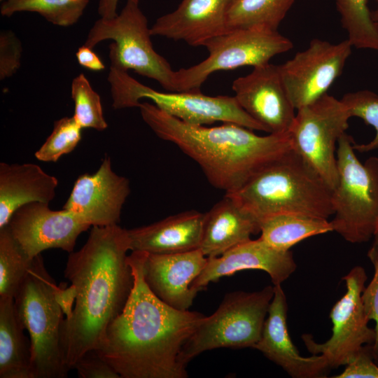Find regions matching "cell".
<instances>
[{
    "label": "cell",
    "instance_id": "obj_1",
    "mask_svg": "<svg viewBox=\"0 0 378 378\" xmlns=\"http://www.w3.org/2000/svg\"><path fill=\"white\" fill-rule=\"evenodd\" d=\"M126 229L93 226L78 251L69 253L64 277L73 304L64 319L61 344L69 370L87 351L100 349L110 323L122 312L134 285Z\"/></svg>",
    "mask_w": 378,
    "mask_h": 378
},
{
    "label": "cell",
    "instance_id": "obj_2",
    "mask_svg": "<svg viewBox=\"0 0 378 378\" xmlns=\"http://www.w3.org/2000/svg\"><path fill=\"white\" fill-rule=\"evenodd\" d=\"M144 258L141 251L128 255L133 288L122 312L108 326L104 344L97 350L120 378H186L178 356L206 316L176 309L153 294L144 281Z\"/></svg>",
    "mask_w": 378,
    "mask_h": 378
},
{
    "label": "cell",
    "instance_id": "obj_3",
    "mask_svg": "<svg viewBox=\"0 0 378 378\" xmlns=\"http://www.w3.org/2000/svg\"><path fill=\"white\" fill-rule=\"evenodd\" d=\"M144 121L160 139L195 161L216 188L232 193L264 168L293 150L289 132L255 134L232 122L212 127L192 125L165 113L153 103L140 102Z\"/></svg>",
    "mask_w": 378,
    "mask_h": 378
},
{
    "label": "cell",
    "instance_id": "obj_4",
    "mask_svg": "<svg viewBox=\"0 0 378 378\" xmlns=\"http://www.w3.org/2000/svg\"><path fill=\"white\" fill-rule=\"evenodd\" d=\"M260 222L281 214L328 219L333 215L332 189L293 150L264 168L232 193Z\"/></svg>",
    "mask_w": 378,
    "mask_h": 378
},
{
    "label": "cell",
    "instance_id": "obj_5",
    "mask_svg": "<svg viewBox=\"0 0 378 378\" xmlns=\"http://www.w3.org/2000/svg\"><path fill=\"white\" fill-rule=\"evenodd\" d=\"M57 289L39 254L33 258L13 298L31 341L33 378H64L69 371L61 344L64 318Z\"/></svg>",
    "mask_w": 378,
    "mask_h": 378
},
{
    "label": "cell",
    "instance_id": "obj_6",
    "mask_svg": "<svg viewBox=\"0 0 378 378\" xmlns=\"http://www.w3.org/2000/svg\"><path fill=\"white\" fill-rule=\"evenodd\" d=\"M353 137L344 133L338 141V182L332 190V231L351 243L368 241L378 219V158L364 163L357 158Z\"/></svg>",
    "mask_w": 378,
    "mask_h": 378
},
{
    "label": "cell",
    "instance_id": "obj_7",
    "mask_svg": "<svg viewBox=\"0 0 378 378\" xmlns=\"http://www.w3.org/2000/svg\"><path fill=\"white\" fill-rule=\"evenodd\" d=\"M108 81L115 109L138 107L141 99H148L165 113L187 124L204 125L220 121L267 132L241 107L234 96H207L201 91L162 92L113 66H110Z\"/></svg>",
    "mask_w": 378,
    "mask_h": 378
},
{
    "label": "cell",
    "instance_id": "obj_8",
    "mask_svg": "<svg viewBox=\"0 0 378 378\" xmlns=\"http://www.w3.org/2000/svg\"><path fill=\"white\" fill-rule=\"evenodd\" d=\"M274 293V286H267L258 291L226 294L216 311L206 317L183 346L180 364L186 368L198 355L215 349L254 348Z\"/></svg>",
    "mask_w": 378,
    "mask_h": 378
},
{
    "label": "cell",
    "instance_id": "obj_9",
    "mask_svg": "<svg viewBox=\"0 0 378 378\" xmlns=\"http://www.w3.org/2000/svg\"><path fill=\"white\" fill-rule=\"evenodd\" d=\"M148 20L139 0H127L120 14L101 18L90 29L84 45L93 48L102 41L112 40L110 66L157 81L169 92H176L175 71L154 49Z\"/></svg>",
    "mask_w": 378,
    "mask_h": 378
},
{
    "label": "cell",
    "instance_id": "obj_10",
    "mask_svg": "<svg viewBox=\"0 0 378 378\" xmlns=\"http://www.w3.org/2000/svg\"><path fill=\"white\" fill-rule=\"evenodd\" d=\"M209 56L201 62L175 71L176 92L200 91L214 72L270 62L293 48L292 41L278 31L262 27L230 29L204 43Z\"/></svg>",
    "mask_w": 378,
    "mask_h": 378
},
{
    "label": "cell",
    "instance_id": "obj_11",
    "mask_svg": "<svg viewBox=\"0 0 378 378\" xmlns=\"http://www.w3.org/2000/svg\"><path fill=\"white\" fill-rule=\"evenodd\" d=\"M296 111L288 132L293 150L332 190L338 182L336 145L351 118L347 109L326 93Z\"/></svg>",
    "mask_w": 378,
    "mask_h": 378
},
{
    "label": "cell",
    "instance_id": "obj_12",
    "mask_svg": "<svg viewBox=\"0 0 378 378\" xmlns=\"http://www.w3.org/2000/svg\"><path fill=\"white\" fill-rule=\"evenodd\" d=\"M367 278L361 266L354 267L342 278L346 291L330 311L332 334L328 341L318 344L310 335L302 336L307 350L313 355H323L330 368L346 365L363 346L374 343L376 332L368 325L370 319L362 301Z\"/></svg>",
    "mask_w": 378,
    "mask_h": 378
},
{
    "label": "cell",
    "instance_id": "obj_13",
    "mask_svg": "<svg viewBox=\"0 0 378 378\" xmlns=\"http://www.w3.org/2000/svg\"><path fill=\"white\" fill-rule=\"evenodd\" d=\"M352 48L347 39L332 43L314 38L305 50L279 65L282 82L295 110L327 93L341 75Z\"/></svg>",
    "mask_w": 378,
    "mask_h": 378
},
{
    "label": "cell",
    "instance_id": "obj_14",
    "mask_svg": "<svg viewBox=\"0 0 378 378\" xmlns=\"http://www.w3.org/2000/svg\"><path fill=\"white\" fill-rule=\"evenodd\" d=\"M34 202L18 208L8 226L27 255L33 259L49 248L74 251L78 236L91 226L70 211H55Z\"/></svg>",
    "mask_w": 378,
    "mask_h": 378
},
{
    "label": "cell",
    "instance_id": "obj_15",
    "mask_svg": "<svg viewBox=\"0 0 378 378\" xmlns=\"http://www.w3.org/2000/svg\"><path fill=\"white\" fill-rule=\"evenodd\" d=\"M241 107L262 125L268 133H288L295 116L294 108L281 77L279 65L254 66L232 85Z\"/></svg>",
    "mask_w": 378,
    "mask_h": 378
},
{
    "label": "cell",
    "instance_id": "obj_16",
    "mask_svg": "<svg viewBox=\"0 0 378 378\" xmlns=\"http://www.w3.org/2000/svg\"><path fill=\"white\" fill-rule=\"evenodd\" d=\"M130 192L129 180L113 171L106 156L95 173L78 176L63 209L92 227L118 225Z\"/></svg>",
    "mask_w": 378,
    "mask_h": 378
},
{
    "label": "cell",
    "instance_id": "obj_17",
    "mask_svg": "<svg viewBox=\"0 0 378 378\" xmlns=\"http://www.w3.org/2000/svg\"><path fill=\"white\" fill-rule=\"evenodd\" d=\"M206 262L207 257L200 248L172 254L144 252V281L153 293L168 305L189 310L197 294L191 284Z\"/></svg>",
    "mask_w": 378,
    "mask_h": 378
},
{
    "label": "cell",
    "instance_id": "obj_18",
    "mask_svg": "<svg viewBox=\"0 0 378 378\" xmlns=\"http://www.w3.org/2000/svg\"><path fill=\"white\" fill-rule=\"evenodd\" d=\"M295 269L290 251L277 250L259 237L241 243L220 256L207 257L205 267L191 288L198 293L211 282L245 270H263L270 276L274 286L281 285Z\"/></svg>",
    "mask_w": 378,
    "mask_h": 378
},
{
    "label": "cell",
    "instance_id": "obj_19",
    "mask_svg": "<svg viewBox=\"0 0 378 378\" xmlns=\"http://www.w3.org/2000/svg\"><path fill=\"white\" fill-rule=\"evenodd\" d=\"M274 288V293L269 307L268 316L265 318L261 337L254 349L281 366L293 377H323L328 370L330 369L328 361L321 354L310 357L300 355L287 329L286 295L281 285H275Z\"/></svg>",
    "mask_w": 378,
    "mask_h": 378
},
{
    "label": "cell",
    "instance_id": "obj_20",
    "mask_svg": "<svg viewBox=\"0 0 378 378\" xmlns=\"http://www.w3.org/2000/svg\"><path fill=\"white\" fill-rule=\"evenodd\" d=\"M232 0H182L177 8L156 20L152 36L200 46L228 30L227 13Z\"/></svg>",
    "mask_w": 378,
    "mask_h": 378
},
{
    "label": "cell",
    "instance_id": "obj_21",
    "mask_svg": "<svg viewBox=\"0 0 378 378\" xmlns=\"http://www.w3.org/2000/svg\"><path fill=\"white\" fill-rule=\"evenodd\" d=\"M204 214L187 211L154 223L127 230L132 251L153 254L183 253L200 248Z\"/></svg>",
    "mask_w": 378,
    "mask_h": 378
},
{
    "label": "cell",
    "instance_id": "obj_22",
    "mask_svg": "<svg viewBox=\"0 0 378 378\" xmlns=\"http://www.w3.org/2000/svg\"><path fill=\"white\" fill-rule=\"evenodd\" d=\"M260 232L256 218L234 198L225 195L204 214L200 249L208 258L218 257Z\"/></svg>",
    "mask_w": 378,
    "mask_h": 378
},
{
    "label": "cell",
    "instance_id": "obj_23",
    "mask_svg": "<svg viewBox=\"0 0 378 378\" xmlns=\"http://www.w3.org/2000/svg\"><path fill=\"white\" fill-rule=\"evenodd\" d=\"M58 181L33 163H0V228L8 225L20 206L34 202L50 203Z\"/></svg>",
    "mask_w": 378,
    "mask_h": 378
},
{
    "label": "cell",
    "instance_id": "obj_24",
    "mask_svg": "<svg viewBox=\"0 0 378 378\" xmlns=\"http://www.w3.org/2000/svg\"><path fill=\"white\" fill-rule=\"evenodd\" d=\"M13 298H0V377L33 378L31 345Z\"/></svg>",
    "mask_w": 378,
    "mask_h": 378
},
{
    "label": "cell",
    "instance_id": "obj_25",
    "mask_svg": "<svg viewBox=\"0 0 378 378\" xmlns=\"http://www.w3.org/2000/svg\"><path fill=\"white\" fill-rule=\"evenodd\" d=\"M332 231L328 219L298 214H281L260 222L262 238L273 248L283 251L309 237Z\"/></svg>",
    "mask_w": 378,
    "mask_h": 378
},
{
    "label": "cell",
    "instance_id": "obj_26",
    "mask_svg": "<svg viewBox=\"0 0 378 378\" xmlns=\"http://www.w3.org/2000/svg\"><path fill=\"white\" fill-rule=\"evenodd\" d=\"M295 0H232L227 13V29L278 27Z\"/></svg>",
    "mask_w": 378,
    "mask_h": 378
},
{
    "label": "cell",
    "instance_id": "obj_27",
    "mask_svg": "<svg viewBox=\"0 0 378 378\" xmlns=\"http://www.w3.org/2000/svg\"><path fill=\"white\" fill-rule=\"evenodd\" d=\"M88 3L89 0H4L0 12L6 17L34 12L55 25L69 27L78 21Z\"/></svg>",
    "mask_w": 378,
    "mask_h": 378
},
{
    "label": "cell",
    "instance_id": "obj_28",
    "mask_svg": "<svg viewBox=\"0 0 378 378\" xmlns=\"http://www.w3.org/2000/svg\"><path fill=\"white\" fill-rule=\"evenodd\" d=\"M335 4L351 46L378 51V23L372 18L367 0H335Z\"/></svg>",
    "mask_w": 378,
    "mask_h": 378
},
{
    "label": "cell",
    "instance_id": "obj_29",
    "mask_svg": "<svg viewBox=\"0 0 378 378\" xmlns=\"http://www.w3.org/2000/svg\"><path fill=\"white\" fill-rule=\"evenodd\" d=\"M32 260L14 238L8 225L0 228V298H14Z\"/></svg>",
    "mask_w": 378,
    "mask_h": 378
},
{
    "label": "cell",
    "instance_id": "obj_30",
    "mask_svg": "<svg viewBox=\"0 0 378 378\" xmlns=\"http://www.w3.org/2000/svg\"><path fill=\"white\" fill-rule=\"evenodd\" d=\"M71 96L74 103L73 117L82 129L92 128L103 131L107 128L100 96L83 73L73 79Z\"/></svg>",
    "mask_w": 378,
    "mask_h": 378
},
{
    "label": "cell",
    "instance_id": "obj_31",
    "mask_svg": "<svg viewBox=\"0 0 378 378\" xmlns=\"http://www.w3.org/2000/svg\"><path fill=\"white\" fill-rule=\"evenodd\" d=\"M81 137L82 128L74 118H62L55 121L51 134L35 153V157L43 162H57L74 150Z\"/></svg>",
    "mask_w": 378,
    "mask_h": 378
},
{
    "label": "cell",
    "instance_id": "obj_32",
    "mask_svg": "<svg viewBox=\"0 0 378 378\" xmlns=\"http://www.w3.org/2000/svg\"><path fill=\"white\" fill-rule=\"evenodd\" d=\"M350 117H357L374 127L376 134L367 144L354 143V148L360 153L378 149V94L369 90L347 92L340 99Z\"/></svg>",
    "mask_w": 378,
    "mask_h": 378
},
{
    "label": "cell",
    "instance_id": "obj_33",
    "mask_svg": "<svg viewBox=\"0 0 378 378\" xmlns=\"http://www.w3.org/2000/svg\"><path fill=\"white\" fill-rule=\"evenodd\" d=\"M374 237L373 244L368 253L374 267V274L371 281L363 291L362 301L368 318L375 322L376 338L372 345L374 360L378 365V234H375Z\"/></svg>",
    "mask_w": 378,
    "mask_h": 378
},
{
    "label": "cell",
    "instance_id": "obj_34",
    "mask_svg": "<svg viewBox=\"0 0 378 378\" xmlns=\"http://www.w3.org/2000/svg\"><path fill=\"white\" fill-rule=\"evenodd\" d=\"M22 47L20 39L10 30L0 34V79L12 76L21 65Z\"/></svg>",
    "mask_w": 378,
    "mask_h": 378
},
{
    "label": "cell",
    "instance_id": "obj_35",
    "mask_svg": "<svg viewBox=\"0 0 378 378\" xmlns=\"http://www.w3.org/2000/svg\"><path fill=\"white\" fill-rule=\"evenodd\" d=\"M337 378H378L372 344H365Z\"/></svg>",
    "mask_w": 378,
    "mask_h": 378
},
{
    "label": "cell",
    "instance_id": "obj_36",
    "mask_svg": "<svg viewBox=\"0 0 378 378\" xmlns=\"http://www.w3.org/2000/svg\"><path fill=\"white\" fill-rule=\"evenodd\" d=\"M74 369L80 378H120L97 349L85 352L76 362Z\"/></svg>",
    "mask_w": 378,
    "mask_h": 378
},
{
    "label": "cell",
    "instance_id": "obj_37",
    "mask_svg": "<svg viewBox=\"0 0 378 378\" xmlns=\"http://www.w3.org/2000/svg\"><path fill=\"white\" fill-rule=\"evenodd\" d=\"M92 49L84 44L78 48L76 52V57L78 64L90 71H100L104 70V64Z\"/></svg>",
    "mask_w": 378,
    "mask_h": 378
},
{
    "label": "cell",
    "instance_id": "obj_38",
    "mask_svg": "<svg viewBox=\"0 0 378 378\" xmlns=\"http://www.w3.org/2000/svg\"><path fill=\"white\" fill-rule=\"evenodd\" d=\"M118 0H99L98 13L101 18H113L117 13Z\"/></svg>",
    "mask_w": 378,
    "mask_h": 378
},
{
    "label": "cell",
    "instance_id": "obj_39",
    "mask_svg": "<svg viewBox=\"0 0 378 378\" xmlns=\"http://www.w3.org/2000/svg\"><path fill=\"white\" fill-rule=\"evenodd\" d=\"M375 1L377 2V8L375 9L374 11L371 13V16H372V20L375 22L378 23V0H375Z\"/></svg>",
    "mask_w": 378,
    "mask_h": 378
},
{
    "label": "cell",
    "instance_id": "obj_40",
    "mask_svg": "<svg viewBox=\"0 0 378 378\" xmlns=\"http://www.w3.org/2000/svg\"><path fill=\"white\" fill-rule=\"evenodd\" d=\"M377 234H378V219L377 220L376 225H375L374 235Z\"/></svg>",
    "mask_w": 378,
    "mask_h": 378
},
{
    "label": "cell",
    "instance_id": "obj_41",
    "mask_svg": "<svg viewBox=\"0 0 378 378\" xmlns=\"http://www.w3.org/2000/svg\"><path fill=\"white\" fill-rule=\"evenodd\" d=\"M0 1H4V0H0Z\"/></svg>",
    "mask_w": 378,
    "mask_h": 378
}]
</instances>
